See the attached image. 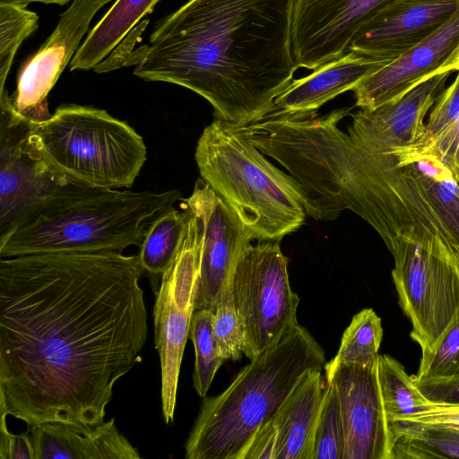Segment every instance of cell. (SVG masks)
I'll return each mask as SVG.
<instances>
[{
	"mask_svg": "<svg viewBox=\"0 0 459 459\" xmlns=\"http://www.w3.org/2000/svg\"><path fill=\"white\" fill-rule=\"evenodd\" d=\"M35 459H137L138 450L117 429L115 419L93 430L47 422L30 428Z\"/></svg>",
	"mask_w": 459,
	"mask_h": 459,
	"instance_id": "cell-20",
	"label": "cell"
},
{
	"mask_svg": "<svg viewBox=\"0 0 459 459\" xmlns=\"http://www.w3.org/2000/svg\"><path fill=\"white\" fill-rule=\"evenodd\" d=\"M384 243L411 337L429 349L459 313V255L444 237L423 229H407Z\"/></svg>",
	"mask_w": 459,
	"mask_h": 459,
	"instance_id": "cell-8",
	"label": "cell"
},
{
	"mask_svg": "<svg viewBox=\"0 0 459 459\" xmlns=\"http://www.w3.org/2000/svg\"><path fill=\"white\" fill-rule=\"evenodd\" d=\"M111 0H74L53 33L21 69L12 98L15 112L32 124L51 117L48 95L79 48L95 13Z\"/></svg>",
	"mask_w": 459,
	"mask_h": 459,
	"instance_id": "cell-15",
	"label": "cell"
},
{
	"mask_svg": "<svg viewBox=\"0 0 459 459\" xmlns=\"http://www.w3.org/2000/svg\"><path fill=\"white\" fill-rule=\"evenodd\" d=\"M416 384L429 401L441 405H459V376Z\"/></svg>",
	"mask_w": 459,
	"mask_h": 459,
	"instance_id": "cell-34",
	"label": "cell"
},
{
	"mask_svg": "<svg viewBox=\"0 0 459 459\" xmlns=\"http://www.w3.org/2000/svg\"><path fill=\"white\" fill-rule=\"evenodd\" d=\"M30 138L44 159L70 183L129 188L146 160L143 137L106 110L61 105L32 124Z\"/></svg>",
	"mask_w": 459,
	"mask_h": 459,
	"instance_id": "cell-6",
	"label": "cell"
},
{
	"mask_svg": "<svg viewBox=\"0 0 459 459\" xmlns=\"http://www.w3.org/2000/svg\"><path fill=\"white\" fill-rule=\"evenodd\" d=\"M377 360L368 365H325L337 391L344 427L343 459H390L389 422L377 381Z\"/></svg>",
	"mask_w": 459,
	"mask_h": 459,
	"instance_id": "cell-13",
	"label": "cell"
},
{
	"mask_svg": "<svg viewBox=\"0 0 459 459\" xmlns=\"http://www.w3.org/2000/svg\"><path fill=\"white\" fill-rule=\"evenodd\" d=\"M195 159L206 182L257 241H279L306 221L301 186L272 164L252 143L247 126L216 118L207 126Z\"/></svg>",
	"mask_w": 459,
	"mask_h": 459,
	"instance_id": "cell-5",
	"label": "cell"
},
{
	"mask_svg": "<svg viewBox=\"0 0 459 459\" xmlns=\"http://www.w3.org/2000/svg\"><path fill=\"white\" fill-rule=\"evenodd\" d=\"M72 0H0V2H7L12 3L22 6H27L30 3L39 2L43 4H58L60 5H64L65 4L70 2ZM74 1V0H73Z\"/></svg>",
	"mask_w": 459,
	"mask_h": 459,
	"instance_id": "cell-37",
	"label": "cell"
},
{
	"mask_svg": "<svg viewBox=\"0 0 459 459\" xmlns=\"http://www.w3.org/2000/svg\"><path fill=\"white\" fill-rule=\"evenodd\" d=\"M377 373L388 422L408 420L439 405L429 401L421 393L413 377L409 376L403 366L394 358L378 354Z\"/></svg>",
	"mask_w": 459,
	"mask_h": 459,
	"instance_id": "cell-25",
	"label": "cell"
},
{
	"mask_svg": "<svg viewBox=\"0 0 459 459\" xmlns=\"http://www.w3.org/2000/svg\"><path fill=\"white\" fill-rule=\"evenodd\" d=\"M459 72V10L417 45L361 81L356 106L374 109L441 73Z\"/></svg>",
	"mask_w": 459,
	"mask_h": 459,
	"instance_id": "cell-16",
	"label": "cell"
},
{
	"mask_svg": "<svg viewBox=\"0 0 459 459\" xmlns=\"http://www.w3.org/2000/svg\"><path fill=\"white\" fill-rule=\"evenodd\" d=\"M459 124V72L453 82L441 92L425 123L422 136L408 149L423 152L443 139Z\"/></svg>",
	"mask_w": 459,
	"mask_h": 459,
	"instance_id": "cell-31",
	"label": "cell"
},
{
	"mask_svg": "<svg viewBox=\"0 0 459 459\" xmlns=\"http://www.w3.org/2000/svg\"><path fill=\"white\" fill-rule=\"evenodd\" d=\"M393 0H295L291 42L299 68L316 70L348 52L356 33Z\"/></svg>",
	"mask_w": 459,
	"mask_h": 459,
	"instance_id": "cell-14",
	"label": "cell"
},
{
	"mask_svg": "<svg viewBox=\"0 0 459 459\" xmlns=\"http://www.w3.org/2000/svg\"><path fill=\"white\" fill-rule=\"evenodd\" d=\"M38 14L26 6L0 2V90L5 88L16 51L38 28Z\"/></svg>",
	"mask_w": 459,
	"mask_h": 459,
	"instance_id": "cell-28",
	"label": "cell"
},
{
	"mask_svg": "<svg viewBox=\"0 0 459 459\" xmlns=\"http://www.w3.org/2000/svg\"><path fill=\"white\" fill-rule=\"evenodd\" d=\"M451 74H437L399 99L374 109L360 108L351 115L348 134L358 145L369 152L415 143L424 133L428 112L445 90Z\"/></svg>",
	"mask_w": 459,
	"mask_h": 459,
	"instance_id": "cell-18",
	"label": "cell"
},
{
	"mask_svg": "<svg viewBox=\"0 0 459 459\" xmlns=\"http://www.w3.org/2000/svg\"><path fill=\"white\" fill-rule=\"evenodd\" d=\"M321 370L308 371L269 420L276 437V459H312L326 385Z\"/></svg>",
	"mask_w": 459,
	"mask_h": 459,
	"instance_id": "cell-21",
	"label": "cell"
},
{
	"mask_svg": "<svg viewBox=\"0 0 459 459\" xmlns=\"http://www.w3.org/2000/svg\"><path fill=\"white\" fill-rule=\"evenodd\" d=\"M181 199L177 189L134 192L68 183L29 206L0 233V257L140 247L150 224Z\"/></svg>",
	"mask_w": 459,
	"mask_h": 459,
	"instance_id": "cell-3",
	"label": "cell"
},
{
	"mask_svg": "<svg viewBox=\"0 0 459 459\" xmlns=\"http://www.w3.org/2000/svg\"><path fill=\"white\" fill-rule=\"evenodd\" d=\"M6 417H0V458L35 459L34 448L29 431L13 434L8 431Z\"/></svg>",
	"mask_w": 459,
	"mask_h": 459,
	"instance_id": "cell-33",
	"label": "cell"
},
{
	"mask_svg": "<svg viewBox=\"0 0 459 459\" xmlns=\"http://www.w3.org/2000/svg\"><path fill=\"white\" fill-rule=\"evenodd\" d=\"M189 338L195 352L193 385L199 396L205 397L217 370L225 361L214 337L213 313L211 310L194 312Z\"/></svg>",
	"mask_w": 459,
	"mask_h": 459,
	"instance_id": "cell-27",
	"label": "cell"
},
{
	"mask_svg": "<svg viewBox=\"0 0 459 459\" xmlns=\"http://www.w3.org/2000/svg\"><path fill=\"white\" fill-rule=\"evenodd\" d=\"M427 424H439L459 429V405H437L432 410L408 420Z\"/></svg>",
	"mask_w": 459,
	"mask_h": 459,
	"instance_id": "cell-35",
	"label": "cell"
},
{
	"mask_svg": "<svg viewBox=\"0 0 459 459\" xmlns=\"http://www.w3.org/2000/svg\"><path fill=\"white\" fill-rule=\"evenodd\" d=\"M30 129L7 90H0V233L29 206L70 183L33 145Z\"/></svg>",
	"mask_w": 459,
	"mask_h": 459,
	"instance_id": "cell-12",
	"label": "cell"
},
{
	"mask_svg": "<svg viewBox=\"0 0 459 459\" xmlns=\"http://www.w3.org/2000/svg\"><path fill=\"white\" fill-rule=\"evenodd\" d=\"M200 248L199 221L189 210L182 242L161 276L153 308L155 348L160 359L161 404L166 424L174 419L181 361L195 312Z\"/></svg>",
	"mask_w": 459,
	"mask_h": 459,
	"instance_id": "cell-10",
	"label": "cell"
},
{
	"mask_svg": "<svg viewBox=\"0 0 459 459\" xmlns=\"http://www.w3.org/2000/svg\"><path fill=\"white\" fill-rule=\"evenodd\" d=\"M459 10V0H393L361 26L348 51L391 62Z\"/></svg>",
	"mask_w": 459,
	"mask_h": 459,
	"instance_id": "cell-17",
	"label": "cell"
},
{
	"mask_svg": "<svg viewBox=\"0 0 459 459\" xmlns=\"http://www.w3.org/2000/svg\"><path fill=\"white\" fill-rule=\"evenodd\" d=\"M159 0H117L77 49L70 69H94Z\"/></svg>",
	"mask_w": 459,
	"mask_h": 459,
	"instance_id": "cell-22",
	"label": "cell"
},
{
	"mask_svg": "<svg viewBox=\"0 0 459 459\" xmlns=\"http://www.w3.org/2000/svg\"><path fill=\"white\" fill-rule=\"evenodd\" d=\"M382 338L380 317L372 308H365L352 317L332 360L345 364H371L377 359Z\"/></svg>",
	"mask_w": 459,
	"mask_h": 459,
	"instance_id": "cell-26",
	"label": "cell"
},
{
	"mask_svg": "<svg viewBox=\"0 0 459 459\" xmlns=\"http://www.w3.org/2000/svg\"><path fill=\"white\" fill-rule=\"evenodd\" d=\"M183 202L196 216L201 232L195 311L207 309L213 313L221 292L232 280L238 258L254 237L236 212L202 178Z\"/></svg>",
	"mask_w": 459,
	"mask_h": 459,
	"instance_id": "cell-11",
	"label": "cell"
},
{
	"mask_svg": "<svg viewBox=\"0 0 459 459\" xmlns=\"http://www.w3.org/2000/svg\"><path fill=\"white\" fill-rule=\"evenodd\" d=\"M173 206L160 214L149 226L138 254L143 274L152 281L153 289L174 259L182 242L189 210Z\"/></svg>",
	"mask_w": 459,
	"mask_h": 459,
	"instance_id": "cell-24",
	"label": "cell"
},
{
	"mask_svg": "<svg viewBox=\"0 0 459 459\" xmlns=\"http://www.w3.org/2000/svg\"><path fill=\"white\" fill-rule=\"evenodd\" d=\"M295 0H188L154 28L136 53L134 75L193 91L217 118L248 126L299 68L292 52Z\"/></svg>",
	"mask_w": 459,
	"mask_h": 459,
	"instance_id": "cell-2",
	"label": "cell"
},
{
	"mask_svg": "<svg viewBox=\"0 0 459 459\" xmlns=\"http://www.w3.org/2000/svg\"><path fill=\"white\" fill-rule=\"evenodd\" d=\"M388 62L348 51L303 78L293 80L275 100L274 111L295 117L314 116L336 96L353 90Z\"/></svg>",
	"mask_w": 459,
	"mask_h": 459,
	"instance_id": "cell-19",
	"label": "cell"
},
{
	"mask_svg": "<svg viewBox=\"0 0 459 459\" xmlns=\"http://www.w3.org/2000/svg\"><path fill=\"white\" fill-rule=\"evenodd\" d=\"M138 255L56 252L0 260V416L87 432L142 361Z\"/></svg>",
	"mask_w": 459,
	"mask_h": 459,
	"instance_id": "cell-1",
	"label": "cell"
},
{
	"mask_svg": "<svg viewBox=\"0 0 459 459\" xmlns=\"http://www.w3.org/2000/svg\"><path fill=\"white\" fill-rule=\"evenodd\" d=\"M213 333L225 360L241 359L244 354L243 329L234 303L231 281L221 292L215 307Z\"/></svg>",
	"mask_w": 459,
	"mask_h": 459,
	"instance_id": "cell-32",
	"label": "cell"
},
{
	"mask_svg": "<svg viewBox=\"0 0 459 459\" xmlns=\"http://www.w3.org/2000/svg\"><path fill=\"white\" fill-rule=\"evenodd\" d=\"M279 241L250 244L236 264L231 286L243 329V352L251 360L298 325V295Z\"/></svg>",
	"mask_w": 459,
	"mask_h": 459,
	"instance_id": "cell-9",
	"label": "cell"
},
{
	"mask_svg": "<svg viewBox=\"0 0 459 459\" xmlns=\"http://www.w3.org/2000/svg\"><path fill=\"white\" fill-rule=\"evenodd\" d=\"M344 427L339 396L326 382L315 431L312 459H343Z\"/></svg>",
	"mask_w": 459,
	"mask_h": 459,
	"instance_id": "cell-30",
	"label": "cell"
},
{
	"mask_svg": "<svg viewBox=\"0 0 459 459\" xmlns=\"http://www.w3.org/2000/svg\"><path fill=\"white\" fill-rule=\"evenodd\" d=\"M325 352L299 324L244 367L220 394L204 397L186 442V459H243L255 433Z\"/></svg>",
	"mask_w": 459,
	"mask_h": 459,
	"instance_id": "cell-4",
	"label": "cell"
},
{
	"mask_svg": "<svg viewBox=\"0 0 459 459\" xmlns=\"http://www.w3.org/2000/svg\"><path fill=\"white\" fill-rule=\"evenodd\" d=\"M390 459L459 458V429L411 420L389 422Z\"/></svg>",
	"mask_w": 459,
	"mask_h": 459,
	"instance_id": "cell-23",
	"label": "cell"
},
{
	"mask_svg": "<svg viewBox=\"0 0 459 459\" xmlns=\"http://www.w3.org/2000/svg\"><path fill=\"white\" fill-rule=\"evenodd\" d=\"M459 376V313L445 329L436 343L421 351L416 383Z\"/></svg>",
	"mask_w": 459,
	"mask_h": 459,
	"instance_id": "cell-29",
	"label": "cell"
},
{
	"mask_svg": "<svg viewBox=\"0 0 459 459\" xmlns=\"http://www.w3.org/2000/svg\"><path fill=\"white\" fill-rule=\"evenodd\" d=\"M377 153L374 228L386 239L410 228L441 235L459 255V184L437 156L398 146Z\"/></svg>",
	"mask_w": 459,
	"mask_h": 459,
	"instance_id": "cell-7",
	"label": "cell"
},
{
	"mask_svg": "<svg viewBox=\"0 0 459 459\" xmlns=\"http://www.w3.org/2000/svg\"><path fill=\"white\" fill-rule=\"evenodd\" d=\"M437 158L450 169L459 184V128Z\"/></svg>",
	"mask_w": 459,
	"mask_h": 459,
	"instance_id": "cell-36",
	"label": "cell"
}]
</instances>
